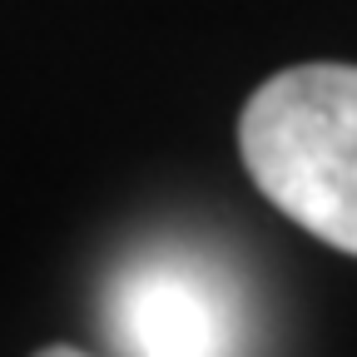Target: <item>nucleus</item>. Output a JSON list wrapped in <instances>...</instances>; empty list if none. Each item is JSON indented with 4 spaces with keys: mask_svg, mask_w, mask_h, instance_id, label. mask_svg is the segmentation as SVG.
I'll return each mask as SVG.
<instances>
[{
    "mask_svg": "<svg viewBox=\"0 0 357 357\" xmlns=\"http://www.w3.org/2000/svg\"><path fill=\"white\" fill-rule=\"evenodd\" d=\"M238 154L278 213L357 258V65L318 60L263 79L238 114Z\"/></svg>",
    "mask_w": 357,
    "mask_h": 357,
    "instance_id": "f257e3e1",
    "label": "nucleus"
},
{
    "mask_svg": "<svg viewBox=\"0 0 357 357\" xmlns=\"http://www.w3.org/2000/svg\"><path fill=\"white\" fill-rule=\"evenodd\" d=\"M114 333L134 357H229L234 307L213 273L184 258H149L114 288Z\"/></svg>",
    "mask_w": 357,
    "mask_h": 357,
    "instance_id": "f03ea898",
    "label": "nucleus"
},
{
    "mask_svg": "<svg viewBox=\"0 0 357 357\" xmlns=\"http://www.w3.org/2000/svg\"><path fill=\"white\" fill-rule=\"evenodd\" d=\"M35 357H84L79 347H65V342H55V347H40Z\"/></svg>",
    "mask_w": 357,
    "mask_h": 357,
    "instance_id": "7ed1b4c3",
    "label": "nucleus"
}]
</instances>
